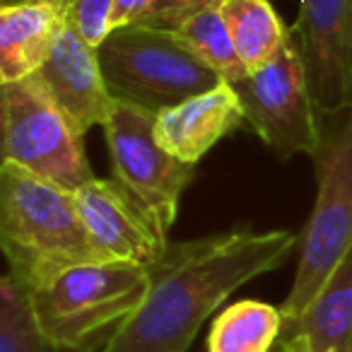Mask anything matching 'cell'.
Wrapping results in <instances>:
<instances>
[{"label": "cell", "instance_id": "cell-1", "mask_svg": "<svg viewBox=\"0 0 352 352\" xmlns=\"http://www.w3.org/2000/svg\"><path fill=\"white\" fill-rule=\"evenodd\" d=\"M299 241L292 230L251 227L169 241L164 256L147 268L145 302L99 352H186L232 292L280 268Z\"/></svg>", "mask_w": 352, "mask_h": 352}, {"label": "cell", "instance_id": "cell-2", "mask_svg": "<svg viewBox=\"0 0 352 352\" xmlns=\"http://www.w3.org/2000/svg\"><path fill=\"white\" fill-rule=\"evenodd\" d=\"M0 244L8 273L30 289L73 265L99 261L75 193L6 162L0 166Z\"/></svg>", "mask_w": 352, "mask_h": 352}, {"label": "cell", "instance_id": "cell-3", "mask_svg": "<svg viewBox=\"0 0 352 352\" xmlns=\"http://www.w3.org/2000/svg\"><path fill=\"white\" fill-rule=\"evenodd\" d=\"M150 270L123 261H94L63 270L30 289L32 309L49 340L65 350L99 352L145 302Z\"/></svg>", "mask_w": 352, "mask_h": 352}, {"label": "cell", "instance_id": "cell-4", "mask_svg": "<svg viewBox=\"0 0 352 352\" xmlns=\"http://www.w3.org/2000/svg\"><path fill=\"white\" fill-rule=\"evenodd\" d=\"M311 160L316 203L304 227L292 287L280 307L285 321L297 318L352 254V109L321 116V145Z\"/></svg>", "mask_w": 352, "mask_h": 352}, {"label": "cell", "instance_id": "cell-5", "mask_svg": "<svg viewBox=\"0 0 352 352\" xmlns=\"http://www.w3.org/2000/svg\"><path fill=\"white\" fill-rule=\"evenodd\" d=\"M97 54L113 99L155 113L222 85L220 75L188 54L169 30L118 27Z\"/></svg>", "mask_w": 352, "mask_h": 352}, {"label": "cell", "instance_id": "cell-6", "mask_svg": "<svg viewBox=\"0 0 352 352\" xmlns=\"http://www.w3.org/2000/svg\"><path fill=\"white\" fill-rule=\"evenodd\" d=\"M3 162L75 193L97 176L82 133L51 97L41 75L3 85Z\"/></svg>", "mask_w": 352, "mask_h": 352}, {"label": "cell", "instance_id": "cell-7", "mask_svg": "<svg viewBox=\"0 0 352 352\" xmlns=\"http://www.w3.org/2000/svg\"><path fill=\"white\" fill-rule=\"evenodd\" d=\"M155 118L157 113L150 109L118 102L113 116L102 128L113 179L126 186L157 230L169 234L184 191L196 176V164L176 160L157 142Z\"/></svg>", "mask_w": 352, "mask_h": 352}, {"label": "cell", "instance_id": "cell-8", "mask_svg": "<svg viewBox=\"0 0 352 352\" xmlns=\"http://www.w3.org/2000/svg\"><path fill=\"white\" fill-rule=\"evenodd\" d=\"M232 87L241 102L246 123L278 160L316 155L321 145V116L292 39L273 63L249 73Z\"/></svg>", "mask_w": 352, "mask_h": 352}, {"label": "cell", "instance_id": "cell-9", "mask_svg": "<svg viewBox=\"0 0 352 352\" xmlns=\"http://www.w3.org/2000/svg\"><path fill=\"white\" fill-rule=\"evenodd\" d=\"M292 41L318 116L352 109V0H299Z\"/></svg>", "mask_w": 352, "mask_h": 352}, {"label": "cell", "instance_id": "cell-10", "mask_svg": "<svg viewBox=\"0 0 352 352\" xmlns=\"http://www.w3.org/2000/svg\"><path fill=\"white\" fill-rule=\"evenodd\" d=\"M99 261H123L150 268L164 256L169 236L157 230L147 212L116 179H92L75 191Z\"/></svg>", "mask_w": 352, "mask_h": 352}, {"label": "cell", "instance_id": "cell-11", "mask_svg": "<svg viewBox=\"0 0 352 352\" xmlns=\"http://www.w3.org/2000/svg\"><path fill=\"white\" fill-rule=\"evenodd\" d=\"M39 75L56 104L82 135L94 126H107L116 111L118 99H113L107 85L97 49L70 25L60 32Z\"/></svg>", "mask_w": 352, "mask_h": 352}, {"label": "cell", "instance_id": "cell-12", "mask_svg": "<svg viewBox=\"0 0 352 352\" xmlns=\"http://www.w3.org/2000/svg\"><path fill=\"white\" fill-rule=\"evenodd\" d=\"M246 123L244 109L234 87L217 85L186 102L157 113L155 138L176 160L198 164L225 135Z\"/></svg>", "mask_w": 352, "mask_h": 352}, {"label": "cell", "instance_id": "cell-13", "mask_svg": "<svg viewBox=\"0 0 352 352\" xmlns=\"http://www.w3.org/2000/svg\"><path fill=\"white\" fill-rule=\"evenodd\" d=\"M68 25L65 0L0 6V85L36 75Z\"/></svg>", "mask_w": 352, "mask_h": 352}, {"label": "cell", "instance_id": "cell-14", "mask_svg": "<svg viewBox=\"0 0 352 352\" xmlns=\"http://www.w3.org/2000/svg\"><path fill=\"white\" fill-rule=\"evenodd\" d=\"M299 352H352V254L336 268L321 292L283 336Z\"/></svg>", "mask_w": 352, "mask_h": 352}, {"label": "cell", "instance_id": "cell-15", "mask_svg": "<svg viewBox=\"0 0 352 352\" xmlns=\"http://www.w3.org/2000/svg\"><path fill=\"white\" fill-rule=\"evenodd\" d=\"M220 12L246 73L273 63L292 39V27L285 25L270 0H222Z\"/></svg>", "mask_w": 352, "mask_h": 352}, {"label": "cell", "instance_id": "cell-16", "mask_svg": "<svg viewBox=\"0 0 352 352\" xmlns=\"http://www.w3.org/2000/svg\"><path fill=\"white\" fill-rule=\"evenodd\" d=\"M285 328L280 307L241 299L222 309L208 331V352H273Z\"/></svg>", "mask_w": 352, "mask_h": 352}, {"label": "cell", "instance_id": "cell-17", "mask_svg": "<svg viewBox=\"0 0 352 352\" xmlns=\"http://www.w3.org/2000/svg\"><path fill=\"white\" fill-rule=\"evenodd\" d=\"M169 32L188 54H193L203 65H208L212 73L220 75L222 82L234 85L249 75L234 49L230 30L222 20L220 6L193 12L182 25H176Z\"/></svg>", "mask_w": 352, "mask_h": 352}, {"label": "cell", "instance_id": "cell-18", "mask_svg": "<svg viewBox=\"0 0 352 352\" xmlns=\"http://www.w3.org/2000/svg\"><path fill=\"white\" fill-rule=\"evenodd\" d=\"M0 352H80L46 338L32 309L30 287L6 273L0 283Z\"/></svg>", "mask_w": 352, "mask_h": 352}, {"label": "cell", "instance_id": "cell-19", "mask_svg": "<svg viewBox=\"0 0 352 352\" xmlns=\"http://www.w3.org/2000/svg\"><path fill=\"white\" fill-rule=\"evenodd\" d=\"M68 25L94 49L109 39L113 32V8L116 0H65Z\"/></svg>", "mask_w": 352, "mask_h": 352}, {"label": "cell", "instance_id": "cell-20", "mask_svg": "<svg viewBox=\"0 0 352 352\" xmlns=\"http://www.w3.org/2000/svg\"><path fill=\"white\" fill-rule=\"evenodd\" d=\"M222 0H160L157 10L147 17L142 25L157 27V30H174L176 25H182L188 15L203 10V8L220 6Z\"/></svg>", "mask_w": 352, "mask_h": 352}, {"label": "cell", "instance_id": "cell-21", "mask_svg": "<svg viewBox=\"0 0 352 352\" xmlns=\"http://www.w3.org/2000/svg\"><path fill=\"white\" fill-rule=\"evenodd\" d=\"M160 0H116L113 8V30L128 25H142L157 10Z\"/></svg>", "mask_w": 352, "mask_h": 352}, {"label": "cell", "instance_id": "cell-22", "mask_svg": "<svg viewBox=\"0 0 352 352\" xmlns=\"http://www.w3.org/2000/svg\"><path fill=\"white\" fill-rule=\"evenodd\" d=\"M273 352H299V350H297V347H294L289 340H285V338H280L278 345L273 347Z\"/></svg>", "mask_w": 352, "mask_h": 352}, {"label": "cell", "instance_id": "cell-23", "mask_svg": "<svg viewBox=\"0 0 352 352\" xmlns=\"http://www.w3.org/2000/svg\"><path fill=\"white\" fill-rule=\"evenodd\" d=\"M12 3H27V0H0V6H12Z\"/></svg>", "mask_w": 352, "mask_h": 352}]
</instances>
